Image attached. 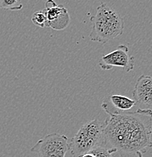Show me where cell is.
I'll use <instances>...</instances> for the list:
<instances>
[{
	"instance_id": "cell-10",
	"label": "cell",
	"mask_w": 152,
	"mask_h": 157,
	"mask_svg": "<svg viewBox=\"0 0 152 157\" xmlns=\"http://www.w3.org/2000/svg\"><path fill=\"white\" fill-rule=\"evenodd\" d=\"M31 20H32L33 24L35 26L41 27V28L45 27L46 18H45V15L43 10H42V11H38L34 12Z\"/></svg>"
},
{
	"instance_id": "cell-4",
	"label": "cell",
	"mask_w": 152,
	"mask_h": 157,
	"mask_svg": "<svg viewBox=\"0 0 152 157\" xmlns=\"http://www.w3.org/2000/svg\"><path fill=\"white\" fill-rule=\"evenodd\" d=\"M30 151L39 157H65L69 151V138L58 133L49 134L38 140Z\"/></svg>"
},
{
	"instance_id": "cell-12",
	"label": "cell",
	"mask_w": 152,
	"mask_h": 157,
	"mask_svg": "<svg viewBox=\"0 0 152 157\" xmlns=\"http://www.w3.org/2000/svg\"><path fill=\"white\" fill-rule=\"evenodd\" d=\"M80 157H95V156L92 153H85V154H83V156H81Z\"/></svg>"
},
{
	"instance_id": "cell-8",
	"label": "cell",
	"mask_w": 152,
	"mask_h": 157,
	"mask_svg": "<svg viewBox=\"0 0 152 157\" xmlns=\"http://www.w3.org/2000/svg\"><path fill=\"white\" fill-rule=\"evenodd\" d=\"M136 105L133 99L120 94H113L105 98L101 104V108L108 115L128 112Z\"/></svg>"
},
{
	"instance_id": "cell-3",
	"label": "cell",
	"mask_w": 152,
	"mask_h": 157,
	"mask_svg": "<svg viewBox=\"0 0 152 157\" xmlns=\"http://www.w3.org/2000/svg\"><path fill=\"white\" fill-rule=\"evenodd\" d=\"M103 123L93 119L81 126L69 140V151L72 157H80L98 146L103 145Z\"/></svg>"
},
{
	"instance_id": "cell-2",
	"label": "cell",
	"mask_w": 152,
	"mask_h": 157,
	"mask_svg": "<svg viewBox=\"0 0 152 157\" xmlns=\"http://www.w3.org/2000/svg\"><path fill=\"white\" fill-rule=\"evenodd\" d=\"M92 24L90 39L92 42L107 43L117 38L123 33L124 22L122 16L105 3L97 8V13L91 17Z\"/></svg>"
},
{
	"instance_id": "cell-9",
	"label": "cell",
	"mask_w": 152,
	"mask_h": 157,
	"mask_svg": "<svg viewBox=\"0 0 152 157\" xmlns=\"http://www.w3.org/2000/svg\"><path fill=\"white\" fill-rule=\"evenodd\" d=\"M22 8L21 0H0V9L19 11Z\"/></svg>"
},
{
	"instance_id": "cell-6",
	"label": "cell",
	"mask_w": 152,
	"mask_h": 157,
	"mask_svg": "<svg viewBox=\"0 0 152 157\" xmlns=\"http://www.w3.org/2000/svg\"><path fill=\"white\" fill-rule=\"evenodd\" d=\"M43 11L46 18L45 27L58 31L69 26L71 17L68 9L62 5H58L54 0H47Z\"/></svg>"
},
{
	"instance_id": "cell-11",
	"label": "cell",
	"mask_w": 152,
	"mask_h": 157,
	"mask_svg": "<svg viewBox=\"0 0 152 157\" xmlns=\"http://www.w3.org/2000/svg\"><path fill=\"white\" fill-rule=\"evenodd\" d=\"M89 153L95 157H114V153L111 150L107 149L104 146H98L92 150Z\"/></svg>"
},
{
	"instance_id": "cell-5",
	"label": "cell",
	"mask_w": 152,
	"mask_h": 157,
	"mask_svg": "<svg viewBox=\"0 0 152 157\" xmlns=\"http://www.w3.org/2000/svg\"><path fill=\"white\" fill-rule=\"evenodd\" d=\"M135 58L130 55L129 48L125 45H120L113 52L103 55L99 60V65L102 70H110L114 67L123 68L129 73L133 70Z\"/></svg>"
},
{
	"instance_id": "cell-1",
	"label": "cell",
	"mask_w": 152,
	"mask_h": 157,
	"mask_svg": "<svg viewBox=\"0 0 152 157\" xmlns=\"http://www.w3.org/2000/svg\"><path fill=\"white\" fill-rule=\"evenodd\" d=\"M151 109L108 115L103 123V145L120 157H143L151 147Z\"/></svg>"
},
{
	"instance_id": "cell-7",
	"label": "cell",
	"mask_w": 152,
	"mask_h": 157,
	"mask_svg": "<svg viewBox=\"0 0 152 157\" xmlns=\"http://www.w3.org/2000/svg\"><path fill=\"white\" fill-rule=\"evenodd\" d=\"M133 100L137 104L151 109L152 105V78L148 75H142L137 79L132 93Z\"/></svg>"
}]
</instances>
